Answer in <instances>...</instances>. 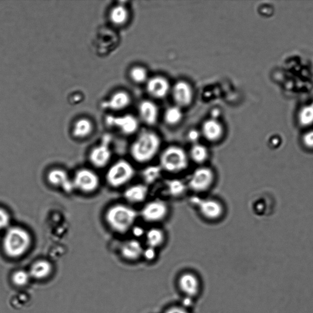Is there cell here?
<instances>
[{
	"instance_id": "6da1fadb",
	"label": "cell",
	"mask_w": 313,
	"mask_h": 313,
	"mask_svg": "<svg viewBox=\"0 0 313 313\" xmlns=\"http://www.w3.org/2000/svg\"><path fill=\"white\" fill-rule=\"evenodd\" d=\"M161 144V137L156 133L143 131L131 144L130 154L136 163H149L160 153Z\"/></svg>"
},
{
	"instance_id": "7a4b0ae2",
	"label": "cell",
	"mask_w": 313,
	"mask_h": 313,
	"mask_svg": "<svg viewBox=\"0 0 313 313\" xmlns=\"http://www.w3.org/2000/svg\"><path fill=\"white\" fill-rule=\"evenodd\" d=\"M138 213L132 207L125 204H116L107 210L105 219L110 228L123 234L134 226Z\"/></svg>"
},
{
	"instance_id": "3957f363",
	"label": "cell",
	"mask_w": 313,
	"mask_h": 313,
	"mask_svg": "<svg viewBox=\"0 0 313 313\" xmlns=\"http://www.w3.org/2000/svg\"><path fill=\"white\" fill-rule=\"evenodd\" d=\"M32 238L30 232L20 226L8 228L3 240L5 254L11 258L22 257L30 248Z\"/></svg>"
},
{
	"instance_id": "277c9868",
	"label": "cell",
	"mask_w": 313,
	"mask_h": 313,
	"mask_svg": "<svg viewBox=\"0 0 313 313\" xmlns=\"http://www.w3.org/2000/svg\"><path fill=\"white\" fill-rule=\"evenodd\" d=\"M190 159L188 152L181 146L171 145L159 155V166L163 172L171 174L183 172L189 167Z\"/></svg>"
},
{
	"instance_id": "5b68a950",
	"label": "cell",
	"mask_w": 313,
	"mask_h": 313,
	"mask_svg": "<svg viewBox=\"0 0 313 313\" xmlns=\"http://www.w3.org/2000/svg\"><path fill=\"white\" fill-rule=\"evenodd\" d=\"M135 175L134 167L126 160H119L107 171L106 179L111 187L119 188L132 180Z\"/></svg>"
},
{
	"instance_id": "8992f818",
	"label": "cell",
	"mask_w": 313,
	"mask_h": 313,
	"mask_svg": "<svg viewBox=\"0 0 313 313\" xmlns=\"http://www.w3.org/2000/svg\"><path fill=\"white\" fill-rule=\"evenodd\" d=\"M215 181V172L210 167L201 166L193 171L186 182L188 189L196 193L208 191Z\"/></svg>"
},
{
	"instance_id": "52a82bcc",
	"label": "cell",
	"mask_w": 313,
	"mask_h": 313,
	"mask_svg": "<svg viewBox=\"0 0 313 313\" xmlns=\"http://www.w3.org/2000/svg\"><path fill=\"white\" fill-rule=\"evenodd\" d=\"M190 202L197 208L199 213L206 220L217 221L223 217L224 208L223 204L215 199L203 198L193 196Z\"/></svg>"
},
{
	"instance_id": "ba28073f",
	"label": "cell",
	"mask_w": 313,
	"mask_h": 313,
	"mask_svg": "<svg viewBox=\"0 0 313 313\" xmlns=\"http://www.w3.org/2000/svg\"><path fill=\"white\" fill-rule=\"evenodd\" d=\"M169 213V207L166 202L161 199H155L145 204L139 215L147 223H155L164 220Z\"/></svg>"
},
{
	"instance_id": "9c48e42d",
	"label": "cell",
	"mask_w": 313,
	"mask_h": 313,
	"mask_svg": "<svg viewBox=\"0 0 313 313\" xmlns=\"http://www.w3.org/2000/svg\"><path fill=\"white\" fill-rule=\"evenodd\" d=\"M75 189L84 193L95 192L100 186V179L93 170L88 169L79 170L72 179Z\"/></svg>"
},
{
	"instance_id": "30bf717a",
	"label": "cell",
	"mask_w": 313,
	"mask_h": 313,
	"mask_svg": "<svg viewBox=\"0 0 313 313\" xmlns=\"http://www.w3.org/2000/svg\"><path fill=\"white\" fill-rule=\"evenodd\" d=\"M47 181L53 187L61 188L65 192H72L75 189L72 179L65 170L55 169L48 173Z\"/></svg>"
},
{
	"instance_id": "8fae6325",
	"label": "cell",
	"mask_w": 313,
	"mask_h": 313,
	"mask_svg": "<svg viewBox=\"0 0 313 313\" xmlns=\"http://www.w3.org/2000/svg\"><path fill=\"white\" fill-rule=\"evenodd\" d=\"M110 141L105 139L98 146L94 147L90 152L91 163L97 168H103L107 166L112 158V150L109 146Z\"/></svg>"
},
{
	"instance_id": "7c38bea8",
	"label": "cell",
	"mask_w": 313,
	"mask_h": 313,
	"mask_svg": "<svg viewBox=\"0 0 313 313\" xmlns=\"http://www.w3.org/2000/svg\"><path fill=\"white\" fill-rule=\"evenodd\" d=\"M172 95L179 107H187L191 104L193 100L192 88L187 82L179 81L173 87Z\"/></svg>"
},
{
	"instance_id": "4fadbf2b",
	"label": "cell",
	"mask_w": 313,
	"mask_h": 313,
	"mask_svg": "<svg viewBox=\"0 0 313 313\" xmlns=\"http://www.w3.org/2000/svg\"><path fill=\"white\" fill-rule=\"evenodd\" d=\"M201 135L210 143L220 141L224 134V128L216 119H210L202 125Z\"/></svg>"
},
{
	"instance_id": "5bb4252c",
	"label": "cell",
	"mask_w": 313,
	"mask_h": 313,
	"mask_svg": "<svg viewBox=\"0 0 313 313\" xmlns=\"http://www.w3.org/2000/svg\"><path fill=\"white\" fill-rule=\"evenodd\" d=\"M146 89L148 93L153 98L161 99L169 94L170 86L169 81L166 78L156 76L147 81Z\"/></svg>"
},
{
	"instance_id": "9a60e30c",
	"label": "cell",
	"mask_w": 313,
	"mask_h": 313,
	"mask_svg": "<svg viewBox=\"0 0 313 313\" xmlns=\"http://www.w3.org/2000/svg\"><path fill=\"white\" fill-rule=\"evenodd\" d=\"M143 251L144 248L140 242L135 239L124 242L120 248L122 257L131 261L138 260L143 257Z\"/></svg>"
},
{
	"instance_id": "2e32d148",
	"label": "cell",
	"mask_w": 313,
	"mask_h": 313,
	"mask_svg": "<svg viewBox=\"0 0 313 313\" xmlns=\"http://www.w3.org/2000/svg\"><path fill=\"white\" fill-rule=\"evenodd\" d=\"M149 194V186L146 184H136L127 188L124 197L131 204H139L146 200Z\"/></svg>"
},
{
	"instance_id": "e0dca14e",
	"label": "cell",
	"mask_w": 313,
	"mask_h": 313,
	"mask_svg": "<svg viewBox=\"0 0 313 313\" xmlns=\"http://www.w3.org/2000/svg\"><path fill=\"white\" fill-rule=\"evenodd\" d=\"M179 286L181 291L189 297H193L200 291V281L195 275L190 273L181 276L179 278Z\"/></svg>"
},
{
	"instance_id": "ac0fdd59",
	"label": "cell",
	"mask_w": 313,
	"mask_h": 313,
	"mask_svg": "<svg viewBox=\"0 0 313 313\" xmlns=\"http://www.w3.org/2000/svg\"><path fill=\"white\" fill-rule=\"evenodd\" d=\"M139 113L142 120L148 125L155 124L158 121V107L151 101H144L141 102L139 106Z\"/></svg>"
},
{
	"instance_id": "d6986e66",
	"label": "cell",
	"mask_w": 313,
	"mask_h": 313,
	"mask_svg": "<svg viewBox=\"0 0 313 313\" xmlns=\"http://www.w3.org/2000/svg\"><path fill=\"white\" fill-rule=\"evenodd\" d=\"M165 188L168 195L173 198L182 197L189 190L186 182L177 178L168 179Z\"/></svg>"
},
{
	"instance_id": "ffe728a7",
	"label": "cell",
	"mask_w": 313,
	"mask_h": 313,
	"mask_svg": "<svg viewBox=\"0 0 313 313\" xmlns=\"http://www.w3.org/2000/svg\"><path fill=\"white\" fill-rule=\"evenodd\" d=\"M190 161H192L196 164L203 166V164L208 160L209 158V150L204 145L201 143L192 144L189 152H188Z\"/></svg>"
},
{
	"instance_id": "44dd1931",
	"label": "cell",
	"mask_w": 313,
	"mask_h": 313,
	"mask_svg": "<svg viewBox=\"0 0 313 313\" xmlns=\"http://www.w3.org/2000/svg\"><path fill=\"white\" fill-rule=\"evenodd\" d=\"M145 240L147 247L156 249L163 246L166 241V234L163 230L159 227H152L145 234Z\"/></svg>"
},
{
	"instance_id": "7402d4cb",
	"label": "cell",
	"mask_w": 313,
	"mask_h": 313,
	"mask_svg": "<svg viewBox=\"0 0 313 313\" xmlns=\"http://www.w3.org/2000/svg\"><path fill=\"white\" fill-rule=\"evenodd\" d=\"M114 124L124 134L131 135L135 133L138 128L137 119L133 116L127 115L114 121Z\"/></svg>"
},
{
	"instance_id": "603a6c76",
	"label": "cell",
	"mask_w": 313,
	"mask_h": 313,
	"mask_svg": "<svg viewBox=\"0 0 313 313\" xmlns=\"http://www.w3.org/2000/svg\"><path fill=\"white\" fill-rule=\"evenodd\" d=\"M52 270V265L49 262L46 260H39L36 261L31 266L29 274L31 277L37 280H42L49 276Z\"/></svg>"
},
{
	"instance_id": "cb8c5ba5",
	"label": "cell",
	"mask_w": 313,
	"mask_h": 313,
	"mask_svg": "<svg viewBox=\"0 0 313 313\" xmlns=\"http://www.w3.org/2000/svg\"><path fill=\"white\" fill-rule=\"evenodd\" d=\"M163 170L159 165H150L145 167L141 171V178L143 181V184L149 186L150 185L155 184L161 178Z\"/></svg>"
},
{
	"instance_id": "d4e9b609",
	"label": "cell",
	"mask_w": 313,
	"mask_h": 313,
	"mask_svg": "<svg viewBox=\"0 0 313 313\" xmlns=\"http://www.w3.org/2000/svg\"><path fill=\"white\" fill-rule=\"evenodd\" d=\"M93 125L89 119L82 118L79 119L74 124L73 135L78 138H84L92 133Z\"/></svg>"
},
{
	"instance_id": "484cf974",
	"label": "cell",
	"mask_w": 313,
	"mask_h": 313,
	"mask_svg": "<svg viewBox=\"0 0 313 313\" xmlns=\"http://www.w3.org/2000/svg\"><path fill=\"white\" fill-rule=\"evenodd\" d=\"M130 96L126 92H119L113 95L109 102L111 109L115 110L124 109L130 104Z\"/></svg>"
},
{
	"instance_id": "4316f807",
	"label": "cell",
	"mask_w": 313,
	"mask_h": 313,
	"mask_svg": "<svg viewBox=\"0 0 313 313\" xmlns=\"http://www.w3.org/2000/svg\"><path fill=\"white\" fill-rule=\"evenodd\" d=\"M129 16L128 10L122 5L116 6L110 11V21L116 25H122L126 24L129 19Z\"/></svg>"
},
{
	"instance_id": "83f0119b",
	"label": "cell",
	"mask_w": 313,
	"mask_h": 313,
	"mask_svg": "<svg viewBox=\"0 0 313 313\" xmlns=\"http://www.w3.org/2000/svg\"><path fill=\"white\" fill-rule=\"evenodd\" d=\"M183 114L180 107H171L166 110L164 115V119L170 126H175L180 122L183 119Z\"/></svg>"
},
{
	"instance_id": "f1b7e54d",
	"label": "cell",
	"mask_w": 313,
	"mask_h": 313,
	"mask_svg": "<svg viewBox=\"0 0 313 313\" xmlns=\"http://www.w3.org/2000/svg\"><path fill=\"white\" fill-rule=\"evenodd\" d=\"M148 74L146 69L141 66L133 67L130 71V77L136 84H142L146 82Z\"/></svg>"
},
{
	"instance_id": "f546056e",
	"label": "cell",
	"mask_w": 313,
	"mask_h": 313,
	"mask_svg": "<svg viewBox=\"0 0 313 313\" xmlns=\"http://www.w3.org/2000/svg\"><path fill=\"white\" fill-rule=\"evenodd\" d=\"M30 278V274L24 270H19L13 275V281L16 286H23L27 284Z\"/></svg>"
},
{
	"instance_id": "4dcf8cb0",
	"label": "cell",
	"mask_w": 313,
	"mask_h": 313,
	"mask_svg": "<svg viewBox=\"0 0 313 313\" xmlns=\"http://www.w3.org/2000/svg\"><path fill=\"white\" fill-rule=\"evenodd\" d=\"M11 223L10 213L7 210L0 207V229L9 228Z\"/></svg>"
},
{
	"instance_id": "1f68e13d",
	"label": "cell",
	"mask_w": 313,
	"mask_h": 313,
	"mask_svg": "<svg viewBox=\"0 0 313 313\" xmlns=\"http://www.w3.org/2000/svg\"><path fill=\"white\" fill-rule=\"evenodd\" d=\"M201 133L195 129L190 130L187 134V138L193 144L198 143L201 138Z\"/></svg>"
},
{
	"instance_id": "d6a6232c",
	"label": "cell",
	"mask_w": 313,
	"mask_h": 313,
	"mask_svg": "<svg viewBox=\"0 0 313 313\" xmlns=\"http://www.w3.org/2000/svg\"><path fill=\"white\" fill-rule=\"evenodd\" d=\"M303 141L307 147L313 149V131L306 133L303 136Z\"/></svg>"
},
{
	"instance_id": "836d02e7",
	"label": "cell",
	"mask_w": 313,
	"mask_h": 313,
	"mask_svg": "<svg viewBox=\"0 0 313 313\" xmlns=\"http://www.w3.org/2000/svg\"><path fill=\"white\" fill-rule=\"evenodd\" d=\"M156 255L155 249L147 247L144 249L143 257L148 261H152L155 258Z\"/></svg>"
},
{
	"instance_id": "e575fe53",
	"label": "cell",
	"mask_w": 313,
	"mask_h": 313,
	"mask_svg": "<svg viewBox=\"0 0 313 313\" xmlns=\"http://www.w3.org/2000/svg\"><path fill=\"white\" fill-rule=\"evenodd\" d=\"M166 313H189L186 309L181 307H173L168 309Z\"/></svg>"
},
{
	"instance_id": "d590c367",
	"label": "cell",
	"mask_w": 313,
	"mask_h": 313,
	"mask_svg": "<svg viewBox=\"0 0 313 313\" xmlns=\"http://www.w3.org/2000/svg\"><path fill=\"white\" fill-rule=\"evenodd\" d=\"M219 115H220V112H219L218 110L215 109L212 111V115L213 119H215L218 117Z\"/></svg>"
}]
</instances>
